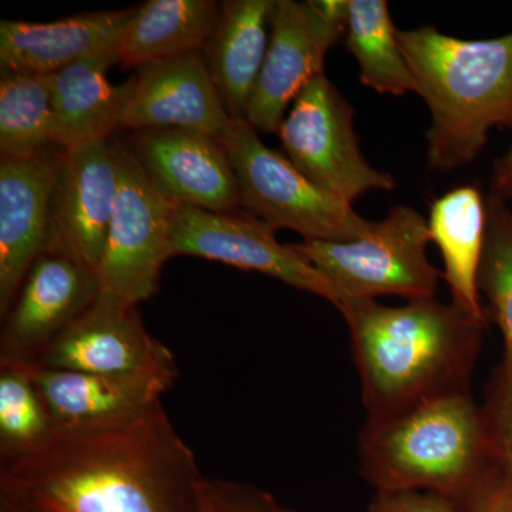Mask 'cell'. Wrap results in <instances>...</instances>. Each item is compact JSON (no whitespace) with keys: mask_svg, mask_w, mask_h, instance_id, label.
<instances>
[{"mask_svg":"<svg viewBox=\"0 0 512 512\" xmlns=\"http://www.w3.org/2000/svg\"><path fill=\"white\" fill-rule=\"evenodd\" d=\"M62 148L0 160V316L5 318L30 266L45 251L50 201Z\"/></svg>","mask_w":512,"mask_h":512,"instance_id":"obj_17","label":"cell"},{"mask_svg":"<svg viewBox=\"0 0 512 512\" xmlns=\"http://www.w3.org/2000/svg\"><path fill=\"white\" fill-rule=\"evenodd\" d=\"M220 3L214 0H148L136 6L116 49L121 66H143L202 52L217 25Z\"/></svg>","mask_w":512,"mask_h":512,"instance_id":"obj_22","label":"cell"},{"mask_svg":"<svg viewBox=\"0 0 512 512\" xmlns=\"http://www.w3.org/2000/svg\"><path fill=\"white\" fill-rule=\"evenodd\" d=\"M367 512H468L446 497L420 491L376 493Z\"/></svg>","mask_w":512,"mask_h":512,"instance_id":"obj_29","label":"cell"},{"mask_svg":"<svg viewBox=\"0 0 512 512\" xmlns=\"http://www.w3.org/2000/svg\"><path fill=\"white\" fill-rule=\"evenodd\" d=\"M237 177L241 205L269 227L292 229L303 241L350 242L372 234L376 222L322 190L278 151L265 146L245 119L231 120L220 138Z\"/></svg>","mask_w":512,"mask_h":512,"instance_id":"obj_5","label":"cell"},{"mask_svg":"<svg viewBox=\"0 0 512 512\" xmlns=\"http://www.w3.org/2000/svg\"><path fill=\"white\" fill-rule=\"evenodd\" d=\"M0 512H36L29 510V508L22 507V505L12 503V501L0 498Z\"/></svg>","mask_w":512,"mask_h":512,"instance_id":"obj_32","label":"cell"},{"mask_svg":"<svg viewBox=\"0 0 512 512\" xmlns=\"http://www.w3.org/2000/svg\"><path fill=\"white\" fill-rule=\"evenodd\" d=\"M35 366L96 375L178 372L173 353L147 332L137 306L99 295Z\"/></svg>","mask_w":512,"mask_h":512,"instance_id":"obj_13","label":"cell"},{"mask_svg":"<svg viewBox=\"0 0 512 512\" xmlns=\"http://www.w3.org/2000/svg\"><path fill=\"white\" fill-rule=\"evenodd\" d=\"M116 55L87 57L50 74L52 143L63 151L110 140L120 130L130 96V79L111 84L109 70Z\"/></svg>","mask_w":512,"mask_h":512,"instance_id":"obj_19","label":"cell"},{"mask_svg":"<svg viewBox=\"0 0 512 512\" xmlns=\"http://www.w3.org/2000/svg\"><path fill=\"white\" fill-rule=\"evenodd\" d=\"M198 512H298L254 485L204 478L198 490Z\"/></svg>","mask_w":512,"mask_h":512,"instance_id":"obj_27","label":"cell"},{"mask_svg":"<svg viewBox=\"0 0 512 512\" xmlns=\"http://www.w3.org/2000/svg\"><path fill=\"white\" fill-rule=\"evenodd\" d=\"M493 194L505 202L512 201V144L505 156L495 161Z\"/></svg>","mask_w":512,"mask_h":512,"instance_id":"obj_31","label":"cell"},{"mask_svg":"<svg viewBox=\"0 0 512 512\" xmlns=\"http://www.w3.org/2000/svg\"><path fill=\"white\" fill-rule=\"evenodd\" d=\"M113 141L119 188L106 249L97 269L100 295L138 306L158 291L171 254L177 204L151 183L127 143Z\"/></svg>","mask_w":512,"mask_h":512,"instance_id":"obj_7","label":"cell"},{"mask_svg":"<svg viewBox=\"0 0 512 512\" xmlns=\"http://www.w3.org/2000/svg\"><path fill=\"white\" fill-rule=\"evenodd\" d=\"M468 512H512V481L500 467L495 468L471 498Z\"/></svg>","mask_w":512,"mask_h":512,"instance_id":"obj_30","label":"cell"},{"mask_svg":"<svg viewBox=\"0 0 512 512\" xmlns=\"http://www.w3.org/2000/svg\"><path fill=\"white\" fill-rule=\"evenodd\" d=\"M429 228L444 261L443 279L451 303L487 325L478 271L487 231V200L473 185L448 191L431 205Z\"/></svg>","mask_w":512,"mask_h":512,"instance_id":"obj_21","label":"cell"},{"mask_svg":"<svg viewBox=\"0 0 512 512\" xmlns=\"http://www.w3.org/2000/svg\"><path fill=\"white\" fill-rule=\"evenodd\" d=\"M275 229L254 215L214 212L177 204L171 254L210 259L259 272L284 284L318 295L339 308L340 296L326 276L276 241Z\"/></svg>","mask_w":512,"mask_h":512,"instance_id":"obj_10","label":"cell"},{"mask_svg":"<svg viewBox=\"0 0 512 512\" xmlns=\"http://www.w3.org/2000/svg\"><path fill=\"white\" fill-rule=\"evenodd\" d=\"M429 242V222L420 212L400 205L376 222L365 238L350 242L311 239L291 247L329 279L342 305L350 299L376 301L390 295L409 302L434 298L443 272L427 258Z\"/></svg>","mask_w":512,"mask_h":512,"instance_id":"obj_6","label":"cell"},{"mask_svg":"<svg viewBox=\"0 0 512 512\" xmlns=\"http://www.w3.org/2000/svg\"><path fill=\"white\" fill-rule=\"evenodd\" d=\"M55 426L25 367L0 363V464L40 450Z\"/></svg>","mask_w":512,"mask_h":512,"instance_id":"obj_25","label":"cell"},{"mask_svg":"<svg viewBox=\"0 0 512 512\" xmlns=\"http://www.w3.org/2000/svg\"><path fill=\"white\" fill-rule=\"evenodd\" d=\"M360 474L376 493L420 491L464 508L498 467L483 407L451 394L383 421L359 436Z\"/></svg>","mask_w":512,"mask_h":512,"instance_id":"obj_4","label":"cell"},{"mask_svg":"<svg viewBox=\"0 0 512 512\" xmlns=\"http://www.w3.org/2000/svg\"><path fill=\"white\" fill-rule=\"evenodd\" d=\"M396 36L430 110L429 170L470 164L494 127L512 128V33L464 40L421 26L397 29Z\"/></svg>","mask_w":512,"mask_h":512,"instance_id":"obj_3","label":"cell"},{"mask_svg":"<svg viewBox=\"0 0 512 512\" xmlns=\"http://www.w3.org/2000/svg\"><path fill=\"white\" fill-rule=\"evenodd\" d=\"M200 467L158 403L126 426L55 431L0 464V498L36 512H198Z\"/></svg>","mask_w":512,"mask_h":512,"instance_id":"obj_1","label":"cell"},{"mask_svg":"<svg viewBox=\"0 0 512 512\" xmlns=\"http://www.w3.org/2000/svg\"><path fill=\"white\" fill-rule=\"evenodd\" d=\"M355 111L326 74L293 100L279 128L286 157L322 190L352 204L370 191H392L396 180L367 163L353 127Z\"/></svg>","mask_w":512,"mask_h":512,"instance_id":"obj_8","label":"cell"},{"mask_svg":"<svg viewBox=\"0 0 512 512\" xmlns=\"http://www.w3.org/2000/svg\"><path fill=\"white\" fill-rule=\"evenodd\" d=\"M128 147L151 183L175 204L214 212L237 211L241 194L218 137L188 128L136 131Z\"/></svg>","mask_w":512,"mask_h":512,"instance_id":"obj_15","label":"cell"},{"mask_svg":"<svg viewBox=\"0 0 512 512\" xmlns=\"http://www.w3.org/2000/svg\"><path fill=\"white\" fill-rule=\"evenodd\" d=\"M386 0H349L345 45L355 57L360 82L380 94L417 93Z\"/></svg>","mask_w":512,"mask_h":512,"instance_id":"obj_23","label":"cell"},{"mask_svg":"<svg viewBox=\"0 0 512 512\" xmlns=\"http://www.w3.org/2000/svg\"><path fill=\"white\" fill-rule=\"evenodd\" d=\"M117 188L119 165L113 141L63 151L50 201L45 251L70 256L96 275Z\"/></svg>","mask_w":512,"mask_h":512,"instance_id":"obj_11","label":"cell"},{"mask_svg":"<svg viewBox=\"0 0 512 512\" xmlns=\"http://www.w3.org/2000/svg\"><path fill=\"white\" fill-rule=\"evenodd\" d=\"M136 6L82 13L49 23L2 20V72L49 76L87 57L116 55L121 33Z\"/></svg>","mask_w":512,"mask_h":512,"instance_id":"obj_18","label":"cell"},{"mask_svg":"<svg viewBox=\"0 0 512 512\" xmlns=\"http://www.w3.org/2000/svg\"><path fill=\"white\" fill-rule=\"evenodd\" d=\"M120 130L188 128L222 138L231 123L202 52L137 67Z\"/></svg>","mask_w":512,"mask_h":512,"instance_id":"obj_16","label":"cell"},{"mask_svg":"<svg viewBox=\"0 0 512 512\" xmlns=\"http://www.w3.org/2000/svg\"><path fill=\"white\" fill-rule=\"evenodd\" d=\"M52 146L50 74L2 72L0 158L22 160Z\"/></svg>","mask_w":512,"mask_h":512,"instance_id":"obj_24","label":"cell"},{"mask_svg":"<svg viewBox=\"0 0 512 512\" xmlns=\"http://www.w3.org/2000/svg\"><path fill=\"white\" fill-rule=\"evenodd\" d=\"M274 0H225L202 49L205 63L232 120L245 119L264 66Z\"/></svg>","mask_w":512,"mask_h":512,"instance_id":"obj_20","label":"cell"},{"mask_svg":"<svg viewBox=\"0 0 512 512\" xmlns=\"http://www.w3.org/2000/svg\"><path fill=\"white\" fill-rule=\"evenodd\" d=\"M20 366L35 383L55 431L63 433H94L126 426L161 403V396L178 377V372L96 375Z\"/></svg>","mask_w":512,"mask_h":512,"instance_id":"obj_14","label":"cell"},{"mask_svg":"<svg viewBox=\"0 0 512 512\" xmlns=\"http://www.w3.org/2000/svg\"><path fill=\"white\" fill-rule=\"evenodd\" d=\"M349 0H274L264 66L245 120L275 134L303 87L325 73V59L346 32Z\"/></svg>","mask_w":512,"mask_h":512,"instance_id":"obj_9","label":"cell"},{"mask_svg":"<svg viewBox=\"0 0 512 512\" xmlns=\"http://www.w3.org/2000/svg\"><path fill=\"white\" fill-rule=\"evenodd\" d=\"M96 275L70 256L42 252L3 320L0 363L35 365L99 298Z\"/></svg>","mask_w":512,"mask_h":512,"instance_id":"obj_12","label":"cell"},{"mask_svg":"<svg viewBox=\"0 0 512 512\" xmlns=\"http://www.w3.org/2000/svg\"><path fill=\"white\" fill-rule=\"evenodd\" d=\"M352 338L366 421L470 392L485 323L434 298L384 306L375 299L340 305Z\"/></svg>","mask_w":512,"mask_h":512,"instance_id":"obj_2","label":"cell"},{"mask_svg":"<svg viewBox=\"0 0 512 512\" xmlns=\"http://www.w3.org/2000/svg\"><path fill=\"white\" fill-rule=\"evenodd\" d=\"M483 410L495 461L512 481V377L504 367L488 386Z\"/></svg>","mask_w":512,"mask_h":512,"instance_id":"obj_28","label":"cell"},{"mask_svg":"<svg viewBox=\"0 0 512 512\" xmlns=\"http://www.w3.org/2000/svg\"><path fill=\"white\" fill-rule=\"evenodd\" d=\"M478 289L503 333L504 369L512 377V212L495 194L487 198V231L478 271Z\"/></svg>","mask_w":512,"mask_h":512,"instance_id":"obj_26","label":"cell"}]
</instances>
